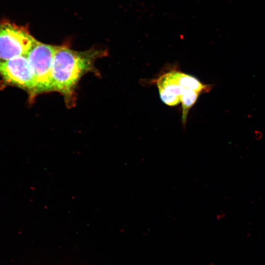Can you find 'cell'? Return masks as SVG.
I'll list each match as a JSON object with an SVG mask.
<instances>
[{
    "mask_svg": "<svg viewBox=\"0 0 265 265\" xmlns=\"http://www.w3.org/2000/svg\"><path fill=\"white\" fill-rule=\"evenodd\" d=\"M105 55V51L96 49L80 52L72 50L65 45L59 46L53 60V91L63 94L69 104L81 77L92 71L96 59Z\"/></svg>",
    "mask_w": 265,
    "mask_h": 265,
    "instance_id": "1",
    "label": "cell"
},
{
    "mask_svg": "<svg viewBox=\"0 0 265 265\" xmlns=\"http://www.w3.org/2000/svg\"><path fill=\"white\" fill-rule=\"evenodd\" d=\"M161 101L169 106L181 103L183 96L188 90L199 93L209 91L212 86L201 83L194 77L179 71H171L161 75L157 81Z\"/></svg>",
    "mask_w": 265,
    "mask_h": 265,
    "instance_id": "2",
    "label": "cell"
},
{
    "mask_svg": "<svg viewBox=\"0 0 265 265\" xmlns=\"http://www.w3.org/2000/svg\"><path fill=\"white\" fill-rule=\"evenodd\" d=\"M37 42L27 27L7 20L0 22V60L26 55Z\"/></svg>",
    "mask_w": 265,
    "mask_h": 265,
    "instance_id": "3",
    "label": "cell"
},
{
    "mask_svg": "<svg viewBox=\"0 0 265 265\" xmlns=\"http://www.w3.org/2000/svg\"><path fill=\"white\" fill-rule=\"evenodd\" d=\"M59 47L37 41L26 54L35 79L37 94L53 91V60Z\"/></svg>",
    "mask_w": 265,
    "mask_h": 265,
    "instance_id": "4",
    "label": "cell"
},
{
    "mask_svg": "<svg viewBox=\"0 0 265 265\" xmlns=\"http://www.w3.org/2000/svg\"><path fill=\"white\" fill-rule=\"evenodd\" d=\"M0 76L5 82L26 90L31 98L37 95L35 79L26 55L0 60Z\"/></svg>",
    "mask_w": 265,
    "mask_h": 265,
    "instance_id": "5",
    "label": "cell"
}]
</instances>
